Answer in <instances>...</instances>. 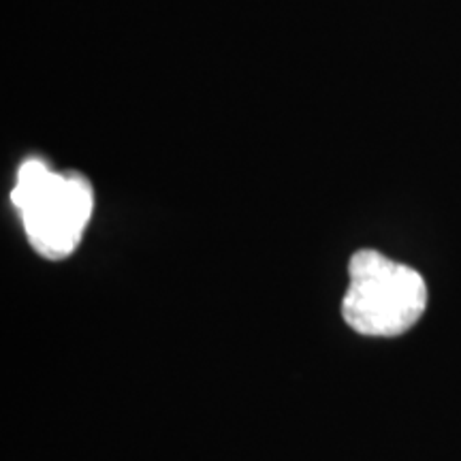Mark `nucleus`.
<instances>
[{"label": "nucleus", "mask_w": 461, "mask_h": 461, "mask_svg": "<svg viewBox=\"0 0 461 461\" xmlns=\"http://www.w3.org/2000/svg\"><path fill=\"white\" fill-rule=\"evenodd\" d=\"M11 203L32 250L60 261L82 241L95 210V190L82 173H58L41 158H28L17 169Z\"/></svg>", "instance_id": "1"}, {"label": "nucleus", "mask_w": 461, "mask_h": 461, "mask_svg": "<svg viewBox=\"0 0 461 461\" xmlns=\"http://www.w3.org/2000/svg\"><path fill=\"white\" fill-rule=\"evenodd\" d=\"M428 308V285L417 269L376 250H359L348 263L342 316L350 330L370 338H397L417 325Z\"/></svg>", "instance_id": "2"}]
</instances>
